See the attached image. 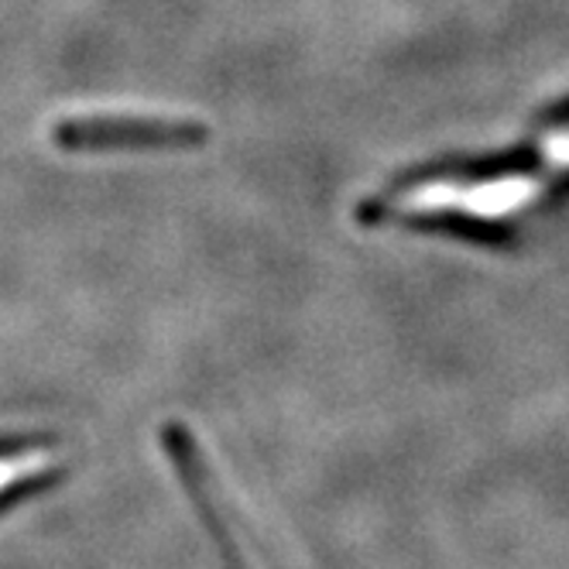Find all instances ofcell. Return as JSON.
<instances>
[{
    "label": "cell",
    "mask_w": 569,
    "mask_h": 569,
    "mask_svg": "<svg viewBox=\"0 0 569 569\" xmlns=\"http://www.w3.org/2000/svg\"><path fill=\"white\" fill-rule=\"evenodd\" d=\"M52 467H56V453L52 450H18V453H4V457H0V495L14 491V487H21V483L42 480Z\"/></svg>",
    "instance_id": "cell-2"
},
{
    "label": "cell",
    "mask_w": 569,
    "mask_h": 569,
    "mask_svg": "<svg viewBox=\"0 0 569 569\" xmlns=\"http://www.w3.org/2000/svg\"><path fill=\"white\" fill-rule=\"evenodd\" d=\"M207 138L202 124L158 113H83L59 128L72 148H182Z\"/></svg>",
    "instance_id": "cell-1"
}]
</instances>
